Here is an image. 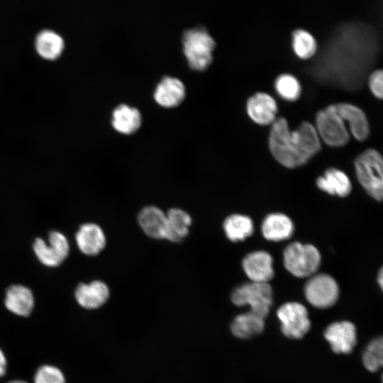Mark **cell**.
<instances>
[{"mask_svg": "<svg viewBox=\"0 0 383 383\" xmlns=\"http://www.w3.org/2000/svg\"><path fill=\"white\" fill-rule=\"evenodd\" d=\"M269 148L275 160L288 168L306 164L321 149L320 138L315 127L303 121L294 131H290L287 121L277 118L271 124Z\"/></svg>", "mask_w": 383, "mask_h": 383, "instance_id": "obj_1", "label": "cell"}, {"mask_svg": "<svg viewBox=\"0 0 383 383\" xmlns=\"http://www.w3.org/2000/svg\"><path fill=\"white\" fill-rule=\"evenodd\" d=\"M182 50L189 67L204 71L211 65L216 42L203 26L186 30L182 38Z\"/></svg>", "mask_w": 383, "mask_h": 383, "instance_id": "obj_2", "label": "cell"}, {"mask_svg": "<svg viewBox=\"0 0 383 383\" xmlns=\"http://www.w3.org/2000/svg\"><path fill=\"white\" fill-rule=\"evenodd\" d=\"M357 178L370 196L381 201L383 196V162L374 149H367L355 160Z\"/></svg>", "mask_w": 383, "mask_h": 383, "instance_id": "obj_3", "label": "cell"}, {"mask_svg": "<svg viewBox=\"0 0 383 383\" xmlns=\"http://www.w3.org/2000/svg\"><path fill=\"white\" fill-rule=\"evenodd\" d=\"M285 268L297 277L312 276L321 264V255L318 249L311 244L294 242L288 245L283 252Z\"/></svg>", "mask_w": 383, "mask_h": 383, "instance_id": "obj_4", "label": "cell"}, {"mask_svg": "<svg viewBox=\"0 0 383 383\" xmlns=\"http://www.w3.org/2000/svg\"><path fill=\"white\" fill-rule=\"evenodd\" d=\"M231 301L238 306H250V311L265 318L272 304V289L266 282L245 283L233 291Z\"/></svg>", "mask_w": 383, "mask_h": 383, "instance_id": "obj_5", "label": "cell"}, {"mask_svg": "<svg viewBox=\"0 0 383 383\" xmlns=\"http://www.w3.org/2000/svg\"><path fill=\"white\" fill-rule=\"evenodd\" d=\"M345 121L331 104L316 115V130L323 141L331 147H343L350 140Z\"/></svg>", "mask_w": 383, "mask_h": 383, "instance_id": "obj_6", "label": "cell"}, {"mask_svg": "<svg viewBox=\"0 0 383 383\" xmlns=\"http://www.w3.org/2000/svg\"><path fill=\"white\" fill-rule=\"evenodd\" d=\"M283 334L290 338H301L310 329L306 308L298 302H288L277 311Z\"/></svg>", "mask_w": 383, "mask_h": 383, "instance_id": "obj_7", "label": "cell"}, {"mask_svg": "<svg viewBox=\"0 0 383 383\" xmlns=\"http://www.w3.org/2000/svg\"><path fill=\"white\" fill-rule=\"evenodd\" d=\"M307 301L318 309H326L335 304L339 296V287L335 280L328 274L312 276L304 288Z\"/></svg>", "mask_w": 383, "mask_h": 383, "instance_id": "obj_8", "label": "cell"}, {"mask_svg": "<svg viewBox=\"0 0 383 383\" xmlns=\"http://www.w3.org/2000/svg\"><path fill=\"white\" fill-rule=\"evenodd\" d=\"M48 240L49 245L42 238H36L33 244V251L43 265L50 267H57L69 255L68 240L62 233L54 231L50 233Z\"/></svg>", "mask_w": 383, "mask_h": 383, "instance_id": "obj_9", "label": "cell"}, {"mask_svg": "<svg viewBox=\"0 0 383 383\" xmlns=\"http://www.w3.org/2000/svg\"><path fill=\"white\" fill-rule=\"evenodd\" d=\"M324 337L333 351L338 354L351 353L357 343L355 326L347 321L334 322L329 325L324 332Z\"/></svg>", "mask_w": 383, "mask_h": 383, "instance_id": "obj_10", "label": "cell"}, {"mask_svg": "<svg viewBox=\"0 0 383 383\" xmlns=\"http://www.w3.org/2000/svg\"><path fill=\"white\" fill-rule=\"evenodd\" d=\"M249 117L257 124L271 125L277 118V105L276 101L267 93L257 92L250 96L246 104Z\"/></svg>", "mask_w": 383, "mask_h": 383, "instance_id": "obj_11", "label": "cell"}, {"mask_svg": "<svg viewBox=\"0 0 383 383\" xmlns=\"http://www.w3.org/2000/svg\"><path fill=\"white\" fill-rule=\"evenodd\" d=\"M272 262V257L267 252L255 251L244 257L242 265L252 282L268 283L274 274Z\"/></svg>", "mask_w": 383, "mask_h": 383, "instance_id": "obj_12", "label": "cell"}, {"mask_svg": "<svg viewBox=\"0 0 383 383\" xmlns=\"http://www.w3.org/2000/svg\"><path fill=\"white\" fill-rule=\"evenodd\" d=\"M186 89L178 78L166 76L157 84L153 97L155 102L164 108H174L184 100Z\"/></svg>", "mask_w": 383, "mask_h": 383, "instance_id": "obj_13", "label": "cell"}, {"mask_svg": "<svg viewBox=\"0 0 383 383\" xmlns=\"http://www.w3.org/2000/svg\"><path fill=\"white\" fill-rule=\"evenodd\" d=\"M333 105L340 117L348 122L353 137L359 141L365 140L370 134V126L363 111L348 103H338Z\"/></svg>", "mask_w": 383, "mask_h": 383, "instance_id": "obj_14", "label": "cell"}, {"mask_svg": "<svg viewBox=\"0 0 383 383\" xmlns=\"http://www.w3.org/2000/svg\"><path fill=\"white\" fill-rule=\"evenodd\" d=\"M77 303L87 309H98L104 305L109 297V289L101 281H93L89 284H79L74 292Z\"/></svg>", "mask_w": 383, "mask_h": 383, "instance_id": "obj_15", "label": "cell"}, {"mask_svg": "<svg viewBox=\"0 0 383 383\" xmlns=\"http://www.w3.org/2000/svg\"><path fill=\"white\" fill-rule=\"evenodd\" d=\"M80 251L89 256L98 255L106 245V237L101 227L95 223H85L75 235Z\"/></svg>", "mask_w": 383, "mask_h": 383, "instance_id": "obj_16", "label": "cell"}, {"mask_svg": "<svg viewBox=\"0 0 383 383\" xmlns=\"http://www.w3.org/2000/svg\"><path fill=\"white\" fill-rule=\"evenodd\" d=\"M4 305L9 311L17 316H28L34 307L33 294L25 286L11 285L6 289Z\"/></svg>", "mask_w": 383, "mask_h": 383, "instance_id": "obj_17", "label": "cell"}, {"mask_svg": "<svg viewBox=\"0 0 383 383\" xmlns=\"http://www.w3.org/2000/svg\"><path fill=\"white\" fill-rule=\"evenodd\" d=\"M138 221L147 235L155 239H165L167 217L160 209L153 206L143 208L138 214Z\"/></svg>", "mask_w": 383, "mask_h": 383, "instance_id": "obj_18", "label": "cell"}, {"mask_svg": "<svg viewBox=\"0 0 383 383\" xmlns=\"http://www.w3.org/2000/svg\"><path fill=\"white\" fill-rule=\"evenodd\" d=\"M316 182L321 190L340 197L348 196L352 190V184L348 175L334 167L327 169Z\"/></svg>", "mask_w": 383, "mask_h": 383, "instance_id": "obj_19", "label": "cell"}, {"mask_svg": "<svg viewBox=\"0 0 383 383\" xmlns=\"http://www.w3.org/2000/svg\"><path fill=\"white\" fill-rule=\"evenodd\" d=\"M141 123V113L135 107L123 104L116 106L112 112L111 125L119 133L133 134L140 128Z\"/></svg>", "mask_w": 383, "mask_h": 383, "instance_id": "obj_20", "label": "cell"}, {"mask_svg": "<svg viewBox=\"0 0 383 383\" xmlns=\"http://www.w3.org/2000/svg\"><path fill=\"white\" fill-rule=\"evenodd\" d=\"M261 230L267 240L281 241L292 235L294 224L292 220L283 213H270L263 220Z\"/></svg>", "mask_w": 383, "mask_h": 383, "instance_id": "obj_21", "label": "cell"}, {"mask_svg": "<svg viewBox=\"0 0 383 383\" xmlns=\"http://www.w3.org/2000/svg\"><path fill=\"white\" fill-rule=\"evenodd\" d=\"M35 47L40 56L53 60L62 54L65 43L62 38L51 30H43L35 38Z\"/></svg>", "mask_w": 383, "mask_h": 383, "instance_id": "obj_22", "label": "cell"}, {"mask_svg": "<svg viewBox=\"0 0 383 383\" xmlns=\"http://www.w3.org/2000/svg\"><path fill=\"white\" fill-rule=\"evenodd\" d=\"M265 318L248 311L237 316L231 325L232 333L239 338H249L262 332Z\"/></svg>", "mask_w": 383, "mask_h": 383, "instance_id": "obj_23", "label": "cell"}, {"mask_svg": "<svg viewBox=\"0 0 383 383\" xmlns=\"http://www.w3.org/2000/svg\"><path fill=\"white\" fill-rule=\"evenodd\" d=\"M165 239L172 242H180L188 234L192 223L191 216L184 211L173 208L168 211Z\"/></svg>", "mask_w": 383, "mask_h": 383, "instance_id": "obj_24", "label": "cell"}, {"mask_svg": "<svg viewBox=\"0 0 383 383\" xmlns=\"http://www.w3.org/2000/svg\"><path fill=\"white\" fill-rule=\"evenodd\" d=\"M223 229L227 238L233 241H242L250 236L254 231L251 218L241 214H232L223 222Z\"/></svg>", "mask_w": 383, "mask_h": 383, "instance_id": "obj_25", "label": "cell"}, {"mask_svg": "<svg viewBox=\"0 0 383 383\" xmlns=\"http://www.w3.org/2000/svg\"><path fill=\"white\" fill-rule=\"evenodd\" d=\"M292 46L295 55L302 60L312 57L318 49L315 37L309 31L303 28H298L293 31Z\"/></svg>", "mask_w": 383, "mask_h": 383, "instance_id": "obj_26", "label": "cell"}, {"mask_svg": "<svg viewBox=\"0 0 383 383\" xmlns=\"http://www.w3.org/2000/svg\"><path fill=\"white\" fill-rule=\"evenodd\" d=\"M275 90L283 99L296 101L301 93V87L298 79L289 74L279 75L274 82Z\"/></svg>", "mask_w": 383, "mask_h": 383, "instance_id": "obj_27", "label": "cell"}, {"mask_svg": "<svg viewBox=\"0 0 383 383\" xmlns=\"http://www.w3.org/2000/svg\"><path fill=\"white\" fill-rule=\"evenodd\" d=\"M364 366L370 372L378 370L383 362L382 338H375L367 345L362 356Z\"/></svg>", "mask_w": 383, "mask_h": 383, "instance_id": "obj_28", "label": "cell"}, {"mask_svg": "<svg viewBox=\"0 0 383 383\" xmlns=\"http://www.w3.org/2000/svg\"><path fill=\"white\" fill-rule=\"evenodd\" d=\"M33 381L34 383H65V377L58 367L45 365L37 370Z\"/></svg>", "mask_w": 383, "mask_h": 383, "instance_id": "obj_29", "label": "cell"}, {"mask_svg": "<svg viewBox=\"0 0 383 383\" xmlns=\"http://www.w3.org/2000/svg\"><path fill=\"white\" fill-rule=\"evenodd\" d=\"M371 92L377 98L382 99L383 96V73L382 70L373 72L368 80Z\"/></svg>", "mask_w": 383, "mask_h": 383, "instance_id": "obj_30", "label": "cell"}, {"mask_svg": "<svg viewBox=\"0 0 383 383\" xmlns=\"http://www.w3.org/2000/svg\"><path fill=\"white\" fill-rule=\"evenodd\" d=\"M6 369L7 360L4 352L0 348V377H3L6 374Z\"/></svg>", "mask_w": 383, "mask_h": 383, "instance_id": "obj_31", "label": "cell"}, {"mask_svg": "<svg viewBox=\"0 0 383 383\" xmlns=\"http://www.w3.org/2000/svg\"><path fill=\"white\" fill-rule=\"evenodd\" d=\"M377 281H378V283H379L380 287L382 289V286H383V272H382V269H380V270H379V272L378 277H377Z\"/></svg>", "mask_w": 383, "mask_h": 383, "instance_id": "obj_32", "label": "cell"}, {"mask_svg": "<svg viewBox=\"0 0 383 383\" xmlns=\"http://www.w3.org/2000/svg\"><path fill=\"white\" fill-rule=\"evenodd\" d=\"M8 383H28L25 381H23V380H13V381H11Z\"/></svg>", "mask_w": 383, "mask_h": 383, "instance_id": "obj_33", "label": "cell"}]
</instances>
